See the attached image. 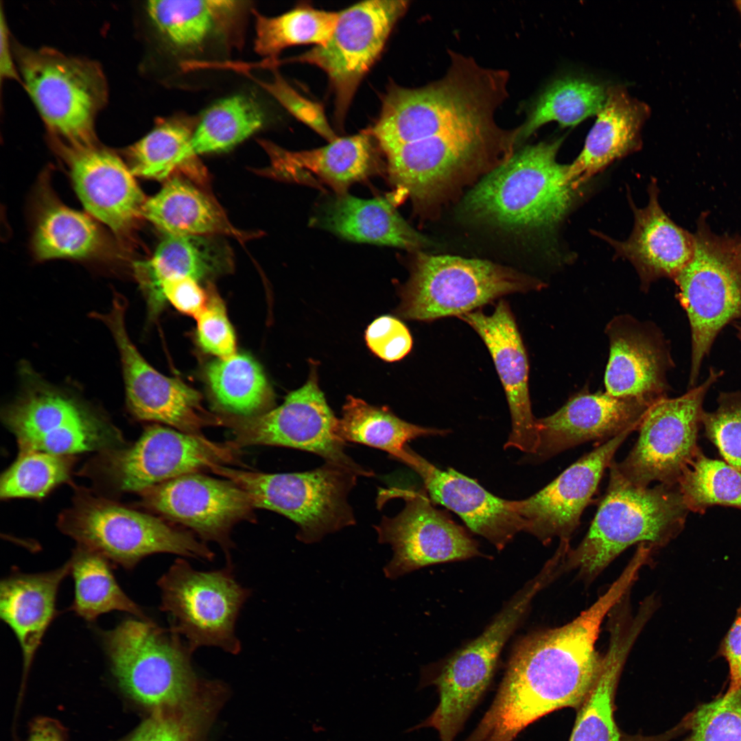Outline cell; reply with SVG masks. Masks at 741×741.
Here are the masks:
<instances>
[{"instance_id":"cell-1","label":"cell","mask_w":741,"mask_h":741,"mask_svg":"<svg viewBox=\"0 0 741 741\" xmlns=\"http://www.w3.org/2000/svg\"><path fill=\"white\" fill-rule=\"evenodd\" d=\"M634 575L623 571L573 620L522 638L490 707L465 741H513L530 724L564 707L579 709L600 674L596 650L605 617L626 596Z\"/></svg>"},{"instance_id":"cell-2","label":"cell","mask_w":741,"mask_h":741,"mask_svg":"<svg viewBox=\"0 0 741 741\" xmlns=\"http://www.w3.org/2000/svg\"><path fill=\"white\" fill-rule=\"evenodd\" d=\"M563 138L526 145L478 181L460 212L472 221L517 233L548 231L572 205L578 189L556 160Z\"/></svg>"},{"instance_id":"cell-3","label":"cell","mask_w":741,"mask_h":741,"mask_svg":"<svg viewBox=\"0 0 741 741\" xmlns=\"http://www.w3.org/2000/svg\"><path fill=\"white\" fill-rule=\"evenodd\" d=\"M609 469L607 491L587 534L565 554V567L587 578L596 577L632 545L665 546L682 531L689 511L677 484L640 487L619 472L615 461Z\"/></svg>"},{"instance_id":"cell-4","label":"cell","mask_w":741,"mask_h":741,"mask_svg":"<svg viewBox=\"0 0 741 741\" xmlns=\"http://www.w3.org/2000/svg\"><path fill=\"white\" fill-rule=\"evenodd\" d=\"M103 641L120 687L151 711L188 701L207 681L193 668L186 642L149 619L124 620Z\"/></svg>"},{"instance_id":"cell-5","label":"cell","mask_w":741,"mask_h":741,"mask_svg":"<svg viewBox=\"0 0 741 741\" xmlns=\"http://www.w3.org/2000/svg\"><path fill=\"white\" fill-rule=\"evenodd\" d=\"M237 484L255 508L277 512L298 527L305 543L319 541L355 523L348 495L359 473L331 462L314 470L285 473L247 471L217 465L211 469Z\"/></svg>"},{"instance_id":"cell-6","label":"cell","mask_w":741,"mask_h":741,"mask_svg":"<svg viewBox=\"0 0 741 741\" xmlns=\"http://www.w3.org/2000/svg\"><path fill=\"white\" fill-rule=\"evenodd\" d=\"M417 252L398 309L406 319L458 317L502 296L543 286L530 276L488 260Z\"/></svg>"},{"instance_id":"cell-7","label":"cell","mask_w":741,"mask_h":741,"mask_svg":"<svg viewBox=\"0 0 741 741\" xmlns=\"http://www.w3.org/2000/svg\"><path fill=\"white\" fill-rule=\"evenodd\" d=\"M557 575L546 563L517 591L475 639L453 655L433 681L439 694L437 707L421 723L432 727L440 741H453L486 690L500 652L525 616L534 596Z\"/></svg>"},{"instance_id":"cell-8","label":"cell","mask_w":741,"mask_h":741,"mask_svg":"<svg viewBox=\"0 0 741 741\" xmlns=\"http://www.w3.org/2000/svg\"><path fill=\"white\" fill-rule=\"evenodd\" d=\"M62 530L79 547L125 569L157 553L212 560L213 553L191 532L108 500L78 497L62 515Z\"/></svg>"},{"instance_id":"cell-9","label":"cell","mask_w":741,"mask_h":741,"mask_svg":"<svg viewBox=\"0 0 741 741\" xmlns=\"http://www.w3.org/2000/svg\"><path fill=\"white\" fill-rule=\"evenodd\" d=\"M18 62L23 84L49 132L68 145H94L95 117L107 97L100 67L49 49H20Z\"/></svg>"},{"instance_id":"cell-10","label":"cell","mask_w":741,"mask_h":741,"mask_svg":"<svg viewBox=\"0 0 741 741\" xmlns=\"http://www.w3.org/2000/svg\"><path fill=\"white\" fill-rule=\"evenodd\" d=\"M161 610L169 617V628L193 652L214 646L237 654L241 643L235 633L239 611L250 591L240 585L231 563L223 569L202 572L177 559L159 578Z\"/></svg>"},{"instance_id":"cell-11","label":"cell","mask_w":741,"mask_h":741,"mask_svg":"<svg viewBox=\"0 0 741 741\" xmlns=\"http://www.w3.org/2000/svg\"><path fill=\"white\" fill-rule=\"evenodd\" d=\"M21 368L22 390L3 412L20 451L67 456L104 450L119 441L115 429L102 417L48 384L30 367Z\"/></svg>"},{"instance_id":"cell-12","label":"cell","mask_w":741,"mask_h":741,"mask_svg":"<svg viewBox=\"0 0 741 741\" xmlns=\"http://www.w3.org/2000/svg\"><path fill=\"white\" fill-rule=\"evenodd\" d=\"M720 373L711 370L701 385L677 398L655 401L639 427L634 447L620 462L619 472L631 483L648 487L652 482L676 484L699 452L697 440L703 425L706 393Z\"/></svg>"},{"instance_id":"cell-13","label":"cell","mask_w":741,"mask_h":741,"mask_svg":"<svg viewBox=\"0 0 741 741\" xmlns=\"http://www.w3.org/2000/svg\"><path fill=\"white\" fill-rule=\"evenodd\" d=\"M409 1L371 0L340 12L336 27L324 45L282 60L316 66L327 75L335 94V115L344 120L357 89L378 59Z\"/></svg>"},{"instance_id":"cell-14","label":"cell","mask_w":741,"mask_h":741,"mask_svg":"<svg viewBox=\"0 0 741 741\" xmlns=\"http://www.w3.org/2000/svg\"><path fill=\"white\" fill-rule=\"evenodd\" d=\"M338 419L319 388L314 370L300 388L291 392L280 406L250 417L224 419L231 428L236 448L273 445L309 451L331 462L355 470L361 476L373 472L356 463L344 452L336 434Z\"/></svg>"},{"instance_id":"cell-15","label":"cell","mask_w":741,"mask_h":741,"mask_svg":"<svg viewBox=\"0 0 741 741\" xmlns=\"http://www.w3.org/2000/svg\"><path fill=\"white\" fill-rule=\"evenodd\" d=\"M236 448L200 434L154 425L125 449L108 450L102 470L117 490L140 491L176 478L236 462Z\"/></svg>"},{"instance_id":"cell-16","label":"cell","mask_w":741,"mask_h":741,"mask_svg":"<svg viewBox=\"0 0 741 741\" xmlns=\"http://www.w3.org/2000/svg\"><path fill=\"white\" fill-rule=\"evenodd\" d=\"M126 310V299L116 294L109 311L91 314L105 324L116 343L127 404L132 414L139 419L163 423L189 434H200L208 426L224 425L223 419L204 410L196 390L162 375L145 360L128 334Z\"/></svg>"},{"instance_id":"cell-17","label":"cell","mask_w":741,"mask_h":741,"mask_svg":"<svg viewBox=\"0 0 741 741\" xmlns=\"http://www.w3.org/2000/svg\"><path fill=\"white\" fill-rule=\"evenodd\" d=\"M694 255L674 281L690 325V385H694L705 357L721 329L741 320V270L721 243L694 237Z\"/></svg>"},{"instance_id":"cell-18","label":"cell","mask_w":741,"mask_h":741,"mask_svg":"<svg viewBox=\"0 0 741 741\" xmlns=\"http://www.w3.org/2000/svg\"><path fill=\"white\" fill-rule=\"evenodd\" d=\"M392 492L404 499V508L375 526L378 541L390 545L393 551L384 567L386 578L394 580L432 565L482 556L475 540L434 506L425 488Z\"/></svg>"},{"instance_id":"cell-19","label":"cell","mask_w":741,"mask_h":741,"mask_svg":"<svg viewBox=\"0 0 741 741\" xmlns=\"http://www.w3.org/2000/svg\"><path fill=\"white\" fill-rule=\"evenodd\" d=\"M144 504L191 528L202 539L217 543L228 554L232 528L255 508L248 493L230 480L198 473L183 475L141 492Z\"/></svg>"},{"instance_id":"cell-20","label":"cell","mask_w":741,"mask_h":741,"mask_svg":"<svg viewBox=\"0 0 741 741\" xmlns=\"http://www.w3.org/2000/svg\"><path fill=\"white\" fill-rule=\"evenodd\" d=\"M633 431L626 430L604 441L537 493L515 500L516 510L523 521V531L543 543L553 538L569 543L604 471L613 460L618 449Z\"/></svg>"},{"instance_id":"cell-21","label":"cell","mask_w":741,"mask_h":741,"mask_svg":"<svg viewBox=\"0 0 741 741\" xmlns=\"http://www.w3.org/2000/svg\"><path fill=\"white\" fill-rule=\"evenodd\" d=\"M58 143L86 210L118 236H126L141 216L146 200L129 167L116 154L95 145Z\"/></svg>"},{"instance_id":"cell-22","label":"cell","mask_w":741,"mask_h":741,"mask_svg":"<svg viewBox=\"0 0 741 741\" xmlns=\"http://www.w3.org/2000/svg\"><path fill=\"white\" fill-rule=\"evenodd\" d=\"M458 318L470 325L486 345L504 386L511 419V431L504 448L535 454L539 438L529 395L528 361L509 305L502 300L491 315L475 310Z\"/></svg>"},{"instance_id":"cell-23","label":"cell","mask_w":741,"mask_h":741,"mask_svg":"<svg viewBox=\"0 0 741 741\" xmlns=\"http://www.w3.org/2000/svg\"><path fill=\"white\" fill-rule=\"evenodd\" d=\"M400 462L419 475L430 499L455 513L473 532L498 550L504 549L524 524L515 500L491 493L476 480L454 469L441 470L406 446Z\"/></svg>"},{"instance_id":"cell-24","label":"cell","mask_w":741,"mask_h":741,"mask_svg":"<svg viewBox=\"0 0 741 741\" xmlns=\"http://www.w3.org/2000/svg\"><path fill=\"white\" fill-rule=\"evenodd\" d=\"M654 402L607 392H580L552 414L537 419L539 443L533 456L545 460L585 442L607 441L635 430Z\"/></svg>"},{"instance_id":"cell-25","label":"cell","mask_w":741,"mask_h":741,"mask_svg":"<svg viewBox=\"0 0 741 741\" xmlns=\"http://www.w3.org/2000/svg\"><path fill=\"white\" fill-rule=\"evenodd\" d=\"M145 9L153 28L168 47L196 54L213 45L239 48L250 5L241 1L156 0L148 1Z\"/></svg>"},{"instance_id":"cell-26","label":"cell","mask_w":741,"mask_h":741,"mask_svg":"<svg viewBox=\"0 0 741 741\" xmlns=\"http://www.w3.org/2000/svg\"><path fill=\"white\" fill-rule=\"evenodd\" d=\"M606 329L610 344L606 392L652 401L666 397V375L672 362L658 330L626 316L614 318Z\"/></svg>"},{"instance_id":"cell-27","label":"cell","mask_w":741,"mask_h":741,"mask_svg":"<svg viewBox=\"0 0 741 741\" xmlns=\"http://www.w3.org/2000/svg\"><path fill=\"white\" fill-rule=\"evenodd\" d=\"M644 208L633 206L634 226L625 241L603 237L621 257L635 268L643 286L661 277L674 279L691 261L694 237L675 224L662 210L655 182L649 187Z\"/></svg>"},{"instance_id":"cell-28","label":"cell","mask_w":741,"mask_h":741,"mask_svg":"<svg viewBox=\"0 0 741 741\" xmlns=\"http://www.w3.org/2000/svg\"><path fill=\"white\" fill-rule=\"evenodd\" d=\"M373 140L365 130L312 150L287 151L268 142H263V145L276 176L301 183H322L340 195L346 193L352 184L377 171Z\"/></svg>"},{"instance_id":"cell-29","label":"cell","mask_w":741,"mask_h":741,"mask_svg":"<svg viewBox=\"0 0 741 741\" xmlns=\"http://www.w3.org/2000/svg\"><path fill=\"white\" fill-rule=\"evenodd\" d=\"M650 114L648 105L631 97L625 87L608 86L604 106L582 151L567 165L573 187L578 189L614 161L639 149L641 130Z\"/></svg>"},{"instance_id":"cell-30","label":"cell","mask_w":741,"mask_h":741,"mask_svg":"<svg viewBox=\"0 0 741 741\" xmlns=\"http://www.w3.org/2000/svg\"><path fill=\"white\" fill-rule=\"evenodd\" d=\"M70 567L68 561L49 572H15L1 582L0 616L15 634L22 650L21 694L36 650L56 615L58 590Z\"/></svg>"},{"instance_id":"cell-31","label":"cell","mask_w":741,"mask_h":741,"mask_svg":"<svg viewBox=\"0 0 741 741\" xmlns=\"http://www.w3.org/2000/svg\"><path fill=\"white\" fill-rule=\"evenodd\" d=\"M211 235L167 236L153 257L134 265L135 274L148 297L149 309L156 314L165 302L161 283L174 277L197 281L231 269L230 248Z\"/></svg>"},{"instance_id":"cell-32","label":"cell","mask_w":741,"mask_h":741,"mask_svg":"<svg viewBox=\"0 0 741 741\" xmlns=\"http://www.w3.org/2000/svg\"><path fill=\"white\" fill-rule=\"evenodd\" d=\"M318 221L325 229L356 242L417 252L430 243L384 198L361 199L346 193L338 195L325 207Z\"/></svg>"},{"instance_id":"cell-33","label":"cell","mask_w":741,"mask_h":741,"mask_svg":"<svg viewBox=\"0 0 741 741\" xmlns=\"http://www.w3.org/2000/svg\"><path fill=\"white\" fill-rule=\"evenodd\" d=\"M609 626V644L600 674L578 709L569 741H624L613 716L614 697L624 663L642 629L621 619L612 620Z\"/></svg>"},{"instance_id":"cell-34","label":"cell","mask_w":741,"mask_h":741,"mask_svg":"<svg viewBox=\"0 0 741 741\" xmlns=\"http://www.w3.org/2000/svg\"><path fill=\"white\" fill-rule=\"evenodd\" d=\"M141 216L169 236L222 233L243 237L212 198L179 178L169 180L145 200Z\"/></svg>"},{"instance_id":"cell-35","label":"cell","mask_w":741,"mask_h":741,"mask_svg":"<svg viewBox=\"0 0 741 741\" xmlns=\"http://www.w3.org/2000/svg\"><path fill=\"white\" fill-rule=\"evenodd\" d=\"M198 121L187 115L159 119L150 132L127 150L133 175L162 180L180 170L202 181L205 171L191 147Z\"/></svg>"},{"instance_id":"cell-36","label":"cell","mask_w":741,"mask_h":741,"mask_svg":"<svg viewBox=\"0 0 741 741\" xmlns=\"http://www.w3.org/2000/svg\"><path fill=\"white\" fill-rule=\"evenodd\" d=\"M607 91L604 84L587 77L569 75L554 79L528 104L526 119L517 127V147L547 123L574 126L597 115Z\"/></svg>"},{"instance_id":"cell-37","label":"cell","mask_w":741,"mask_h":741,"mask_svg":"<svg viewBox=\"0 0 741 741\" xmlns=\"http://www.w3.org/2000/svg\"><path fill=\"white\" fill-rule=\"evenodd\" d=\"M449 432L410 423L386 407L372 405L352 396L346 398L336 428L337 437L344 444L355 443L377 448L398 461L408 442L422 436H445Z\"/></svg>"},{"instance_id":"cell-38","label":"cell","mask_w":741,"mask_h":741,"mask_svg":"<svg viewBox=\"0 0 741 741\" xmlns=\"http://www.w3.org/2000/svg\"><path fill=\"white\" fill-rule=\"evenodd\" d=\"M42 198L33 238L38 259H84L103 248V236L88 215L68 208L50 194Z\"/></svg>"},{"instance_id":"cell-39","label":"cell","mask_w":741,"mask_h":741,"mask_svg":"<svg viewBox=\"0 0 741 741\" xmlns=\"http://www.w3.org/2000/svg\"><path fill=\"white\" fill-rule=\"evenodd\" d=\"M226 694L220 682L207 681L188 701L152 711L124 741H204Z\"/></svg>"},{"instance_id":"cell-40","label":"cell","mask_w":741,"mask_h":741,"mask_svg":"<svg viewBox=\"0 0 741 741\" xmlns=\"http://www.w3.org/2000/svg\"><path fill=\"white\" fill-rule=\"evenodd\" d=\"M207 377L218 407L237 417L267 412L272 392L260 365L250 355L235 353L207 368Z\"/></svg>"},{"instance_id":"cell-41","label":"cell","mask_w":741,"mask_h":741,"mask_svg":"<svg viewBox=\"0 0 741 741\" xmlns=\"http://www.w3.org/2000/svg\"><path fill=\"white\" fill-rule=\"evenodd\" d=\"M70 562L75 594L71 609L87 621L120 611L148 620L142 609L122 591L103 556L79 547Z\"/></svg>"},{"instance_id":"cell-42","label":"cell","mask_w":741,"mask_h":741,"mask_svg":"<svg viewBox=\"0 0 741 741\" xmlns=\"http://www.w3.org/2000/svg\"><path fill=\"white\" fill-rule=\"evenodd\" d=\"M339 16L340 12L320 10L307 5L272 17L255 12V50L272 62L288 47L324 45L331 36Z\"/></svg>"},{"instance_id":"cell-43","label":"cell","mask_w":741,"mask_h":741,"mask_svg":"<svg viewBox=\"0 0 741 741\" xmlns=\"http://www.w3.org/2000/svg\"><path fill=\"white\" fill-rule=\"evenodd\" d=\"M264 113L253 98L236 95L211 106L198 119L191 141L196 155L231 149L258 131Z\"/></svg>"},{"instance_id":"cell-44","label":"cell","mask_w":741,"mask_h":741,"mask_svg":"<svg viewBox=\"0 0 741 741\" xmlns=\"http://www.w3.org/2000/svg\"><path fill=\"white\" fill-rule=\"evenodd\" d=\"M677 485L690 511L703 514L713 506L741 510V469L705 456L700 450Z\"/></svg>"},{"instance_id":"cell-45","label":"cell","mask_w":741,"mask_h":741,"mask_svg":"<svg viewBox=\"0 0 741 741\" xmlns=\"http://www.w3.org/2000/svg\"><path fill=\"white\" fill-rule=\"evenodd\" d=\"M71 461L62 456L39 451H20L17 459L1 475L0 496L42 498L66 482Z\"/></svg>"},{"instance_id":"cell-46","label":"cell","mask_w":741,"mask_h":741,"mask_svg":"<svg viewBox=\"0 0 741 741\" xmlns=\"http://www.w3.org/2000/svg\"><path fill=\"white\" fill-rule=\"evenodd\" d=\"M682 741H741V688L702 704L681 722Z\"/></svg>"},{"instance_id":"cell-47","label":"cell","mask_w":741,"mask_h":741,"mask_svg":"<svg viewBox=\"0 0 741 741\" xmlns=\"http://www.w3.org/2000/svg\"><path fill=\"white\" fill-rule=\"evenodd\" d=\"M718 404L703 414L705 434L727 462L741 469V393H722Z\"/></svg>"},{"instance_id":"cell-48","label":"cell","mask_w":741,"mask_h":741,"mask_svg":"<svg viewBox=\"0 0 741 741\" xmlns=\"http://www.w3.org/2000/svg\"><path fill=\"white\" fill-rule=\"evenodd\" d=\"M197 336L202 349L220 359L235 354V336L224 303L211 292L204 310L196 318Z\"/></svg>"},{"instance_id":"cell-49","label":"cell","mask_w":741,"mask_h":741,"mask_svg":"<svg viewBox=\"0 0 741 741\" xmlns=\"http://www.w3.org/2000/svg\"><path fill=\"white\" fill-rule=\"evenodd\" d=\"M253 79L292 115L322 137L329 142L338 138L327 121L322 106L303 97L279 73H276L269 82Z\"/></svg>"},{"instance_id":"cell-50","label":"cell","mask_w":741,"mask_h":741,"mask_svg":"<svg viewBox=\"0 0 741 741\" xmlns=\"http://www.w3.org/2000/svg\"><path fill=\"white\" fill-rule=\"evenodd\" d=\"M365 339L370 351L386 362L400 360L412 346V338L406 326L391 316L379 317L371 322Z\"/></svg>"},{"instance_id":"cell-51","label":"cell","mask_w":741,"mask_h":741,"mask_svg":"<svg viewBox=\"0 0 741 741\" xmlns=\"http://www.w3.org/2000/svg\"><path fill=\"white\" fill-rule=\"evenodd\" d=\"M165 301L179 311L196 318L206 307L209 296L198 281L188 277H174L165 280L161 285Z\"/></svg>"},{"instance_id":"cell-52","label":"cell","mask_w":741,"mask_h":741,"mask_svg":"<svg viewBox=\"0 0 741 741\" xmlns=\"http://www.w3.org/2000/svg\"><path fill=\"white\" fill-rule=\"evenodd\" d=\"M729 666V684L727 692L741 688V604L734 621L720 643L718 652Z\"/></svg>"},{"instance_id":"cell-53","label":"cell","mask_w":741,"mask_h":741,"mask_svg":"<svg viewBox=\"0 0 741 741\" xmlns=\"http://www.w3.org/2000/svg\"><path fill=\"white\" fill-rule=\"evenodd\" d=\"M28 741H66L64 731L56 720L38 718L31 726Z\"/></svg>"},{"instance_id":"cell-54","label":"cell","mask_w":741,"mask_h":741,"mask_svg":"<svg viewBox=\"0 0 741 741\" xmlns=\"http://www.w3.org/2000/svg\"><path fill=\"white\" fill-rule=\"evenodd\" d=\"M1 35V51H0V74L1 78L19 79L11 55V49L9 40V32L7 23L3 15V10H1L0 23Z\"/></svg>"},{"instance_id":"cell-55","label":"cell","mask_w":741,"mask_h":741,"mask_svg":"<svg viewBox=\"0 0 741 741\" xmlns=\"http://www.w3.org/2000/svg\"><path fill=\"white\" fill-rule=\"evenodd\" d=\"M683 732L679 724L673 728L672 729L666 732L663 735L657 736L645 737L641 736L627 737L624 738V741H668L673 738L674 736L678 735L679 733Z\"/></svg>"},{"instance_id":"cell-56","label":"cell","mask_w":741,"mask_h":741,"mask_svg":"<svg viewBox=\"0 0 741 741\" xmlns=\"http://www.w3.org/2000/svg\"><path fill=\"white\" fill-rule=\"evenodd\" d=\"M722 246L733 262L741 270V240L722 243Z\"/></svg>"},{"instance_id":"cell-57","label":"cell","mask_w":741,"mask_h":741,"mask_svg":"<svg viewBox=\"0 0 741 741\" xmlns=\"http://www.w3.org/2000/svg\"><path fill=\"white\" fill-rule=\"evenodd\" d=\"M736 328L737 329V336H738V339L740 340V341L741 342V320H740V322H738L736 323Z\"/></svg>"},{"instance_id":"cell-58","label":"cell","mask_w":741,"mask_h":741,"mask_svg":"<svg viewBox=\"0 0 741 741\" xmlns=\"http://www.w3.org/2000/svg\"><path fill=\"white\" fill-rule=\"evenodd\" d=\"M735 6L741 17V0L735 1Z\"/></svg>"}]
</instances>
